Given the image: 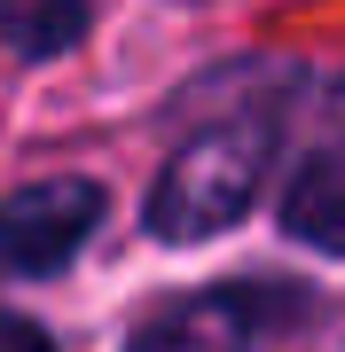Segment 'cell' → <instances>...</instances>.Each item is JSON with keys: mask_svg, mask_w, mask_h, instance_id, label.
<instances>
[{"mask_svg": "<svg viewBox=\"0 0 345 352\" xmlns=\"http://www.w3.org/2000/svg\"><path fill=\"white\" fill-rule=\"evenodd\" d=\"M0 352H55V344H48V329H32L24 314L0 305Z\"/></svg>", "mask_w": 345, "mask_h": 352, "instance_id": "obj_6", "label": "cell"}, {"mask_svg": "<svg viewBox=\"0 0 345 352\" xmlns=\"http://www.w3.org/2000/svg\"><path fill=\"white\" fill-rule=\"evenodd\" d=\"M282 227L314 251H345V141L314 149L282 188Z\"/></svg>", "mask_w": 345, "mask_h": 352, "instance_id": "obj_4", "label": "cell"}, {"mask_svg": "<svg viewBox=\"0 0 345 352\" xmlns=\"http://www.w3.org/2000/svg\"><path fill=\"white\" fill-rule=\"evenodd\" d=\"M251 289H205V298H180L157 321H141V337L126 352H243L251 344Z\"/></svg>", "mask_w": 345, "mask_h": 352, "instance_id": "obj_3", "label": "cell"}, {"mask_svg": "<svg viewBox=\"0 0 345 352\" xmlns=\"http://www.w3.org/2000/svg\"><path fill=\"white\" fill-rule=\"evenodd\" d=\"M267 157H275V126H267V118H228V126L189 133V141L173 149V164L157 173L149 227H157L165 243H189V235H220V227H236V219L259 204Z\"/></svg>", "mask_w": 345, "mask_h": 352, "instance_id": "obj_1", "label": "cell"}, {"mask_svg": "<svg viewBox=\"0 0 345 352\" xmlns=\"http://www.w3.org/2000/svg\"><path fill=\"white\" fill-rule=\"evenodd\" d=\"M87 32V8H71V0H55V8H24V0H16V8H0V39H8L16 55H55V47H71V39Z\"/></svg>", "mask_w": 345, "mask_h": 352, "instance_id": "obj_5", "label": "cell"}, {"mask_svg": "<svg viewBox=\"0 0 345 352\" xmlns=\"http://www.w3.org/2000/svg\"><path fill=\"white\" fill-rule=\"evenodd\" d=\"M103 227V188L94 180H39L0 204V274H55L71 251Z\"/></svg>", "mask_w": 345, "mask_h": 352, "instance_id": "obj_2", "label": "cell"}]
</instances>
